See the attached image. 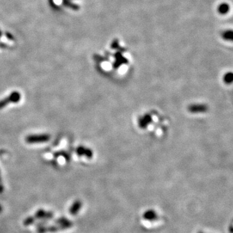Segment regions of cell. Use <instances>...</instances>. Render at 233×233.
Masks as SVG:
<instances>
[{
  "instance_id": "obj_10",
  "label": "cell",
  "mask_w": 233,
  "mask_h": 233,
  "mask_svg": "<svg viewBox=\"0 0 233 233\" xmlns=\"http://www.w3.org/2000/svg\"><path fill=\"white\" fill-rule=\"evenodd\" d=\"M190 111L191 113H197V112H202L203 113L205 111H207L206 108L203 106H200V105H195V106H191L190 108Z\"/></svg>"
},
{
  "instance_id": "obj_23",
  "label": "cell",
  "mask_w": 233,
  "mask_h": 233,
  "mask_svg": "<svg viewBox=\"0 0 233 233\" xmlns=\"http://www.w3.org/2000/svg\"><path fill=\"white\" fill-rule=\"evenodd\" d=\"M198 233H204V232H202V231H200V232H198Z\"/></svg>"
},
{
  "instance_id": "obj_20",
  "label": "cell",
  "mask_w": 233,
  "mask_h": 233,
  "mask_svg": "<svg viewBox=\"0 0 233 233\" xmlns=\"http://www.w3.org/2000/svg\"><path fill=\"white\" fill-rule=\"evenodd\" d=\"M7 46V45L5 44H3V43L0 42V47L1 48H6Z\"/></svg>"
},
{
  "instance_id": "obj_11",
  "label": "cell",
  "mask_w": 233,
  "mask_h": 233,
  "mask_svg": "<svg viewBox=\"0 0 233 233\" xmlns=\"http://www.w3.org/2000/svg\"><path fill=\"white\" fill-rule=\"evenodd\" d=\"M45 214H46V211L44 209H40L36 212L34 216L35 218H36V220H44V217L45 216Z\"/></svg>"
},
{
  "instance_id": "obj_16",
  "label": "cell",
  "mask_w": 233,
  "mask_h": 233,
  "mask_svg": "<svg viewBox=\"0 0 233 233\" xmlns=\"http://www.w3.org/2000/svg\"><path fill=\"white\" fill-rule=\"evenodd\" d=\"M232 75L231 73H227L226 75L225 76V80L226 81V82H228V83H230L232 82Z\"/></svg>"
},
{
  "instance_id": "obj_1",
  "label": "cell",
  "mask_w": 233,
  "mask_h": 233,
  "mask_svg": "<svg viewBox=\"0 0 233 233\" xmlns=\"http://www.w3.org/2000/svg\"><path fill=\"white\" fill-rule=\"evenodd\" d=\"M139 128L156 135H162L166 128V122L163 116L157 112L146 113L138 119Z\"/></svg>"
},
{
  "instance_id": "obj_17",
  "label": "cell",
  "mask_w": 233,
  "mask_h": 233,
  "mask_svg": "<svg viewBox=\"0 0 233 233\" xmlns=\"http://www.w3.org/2000/svg\"><path fill=\"white\" fill-rule=\"evenodd\" d=\"M49 5H50V7H51L54 10H59L60 9V7H58V5H56V4L54 3V0H49Z\"/></svg>"
},
{
  "instance_id": "obj_7",
  "label": "cell",
  "mask_w": 233,
  "mask_h": 233,
  "mask_svg": "<svg viewBox=\"0 0 233 233\" xmlns=\"http://www.w3.org/2000/svg\"><path fill=\"white\" fill-rule=\"evenodd\" d=\"M143 218L148 221H154L157 217V213L154 210H148L143 214Z\"/></svg>"
},
{
  "instance_id": "obj_12",
  "label": "cell",
  "mask_w": 233,
  "mask_h": 233,
  "mask_svg": "<svg viewBox=\"0 0 233 233\" xmlns=\"http://www.w3.org/2000/svg\"><path fill=\"white\" fill-rule=\"evenodd\" d=\"M36 218H35L34 216H28L27 217L23 220V225L25 226H29L30 225L34 224L35 222H36Z\"/></svg>"
},
{
  "instance_id": "obj_13",
  "label": "cell",
  "mask_w": 233,
  "mask_h": 233,
  "mask_svg": "<svg viewBox=\"0 0 233 233\" xmlns=\"http://www.w3.org/2000/svg\"><path fill=\"white\" fill-rule=\"evenodd\" d=\"M232 36L233 33L232 30H225V32L222 34V37L225 40L227 41H232Z\"/></svg>"
},
{
  "instance_id": "obj_4",
  "label": "cell",
  "mask_w": 233,
  "mask_h": 233,
  "mask_svg": "<svg viewBox=\"0 0 233 233\" xmlns=\"http://www.w3.org/2000/svg\"><path fill=\"white\" fill-rule=\"evenodd\" d=\"M54 223L59 226L60 231H64L65 230V229H70L73 226V222L65 218V217H60L58 219L55 220H54Z\"/></svg>"
},
{
  "instance_id": "obj_9",
  "label": "cell",
  "mask_w": 233,
  "mask_h": 233,
  "mask_svg": "<svg viewBox=\"0 0 233 233\" xmlns=\"http://www.w3.org/2000/svg\"><path fill=\"white\" fill-rule=\"evenodd\" d=\"M62 4L65 7H68L74 10H77L79 9V6L75 3H73L71 1V0H62Z\"/></svg>"
},
{
  "instance_id": "obj_8",
  "label": "cell",
  "mask_w": 233,
  "mask_h": 233,
  "mask_svg": "<svg viewBox=\"0 0 233 233\" xmlns=\"http://www.w3.org/2000/svg\"><path fill=\"white\" fill-rule=\"evenodd\" d=\"M229 10H230V7L228 3L225 2L220 3L217 7V12L220 14H226L229 13Z\"/></svg>"
},
{
  "instance_id": "obj_18",
  "label": "cell",
  "mask_w": 233,
  "mask_h": 233,
  "mask_svg": "<svg viewBox=\"0 0 233 233\" xmlns=\"http://www.w3.org/2000/svg\"><path fill=\"white\" fill-rule=\"evenodd\" d=\"M46 226H47V225H45V226H42V227H38L37 228V232L38 233H47V232Z\"/></svg>"
},
{
  "instance_id": "obj_2",
  "label": "cell",
  "mask_w": 233,
  "mask_h": 233,
  "mask_svg": "<svg viewBox=\"0 0 233 233\" xmlns=\"http://www.w3.org/2000/svg\"><path fill=\"white\" fill-rule=\"evenodd\" d=\"M50 139V135L47 134H33L27 136L25 137V142L28 144L44 143L49 141Z\"/></svg>"
},
{
  "instance_id": "obj_5",
  "label": "cell",
  "mask_w": 233,
  "mask_h": 233,
  "mask_svg": "<svg viewBox=\"0 0 233 233\" xmlns=\"http://www.w3.org/2000/svg\"><path fill=\"white\" fill-rule=\"evenodd\" d=\"M76 152L79 156H84L88 159H91L93 156V152L90 148H88L82 146L78 147Z\"/></svg>"
},
{
  "instance_id": "obj_22",
  "label": "cell",
  "mask_w": 233,
  "mask_h": 233,
  "mask_svg": "<svg viewBox=\"0 0 233 233\" xmlns=\"http://www.w3.org/2000/svg\"><path fill=\"white\" fill-rule=\"evenodd\" d=\"M2 35H3V33H2V31H1V30H0V38H1V37L2 36Z\"/></svg>"
},
{
  "instance_id": "obj_19",
  "label": "cell",
  "mask_w": 233,
  "mask_h": 233,
  "mask_svg": "<svg viewBox=\"0 0 233 233\" xmlns=\"http://www.w3.org/2000/svg\"><path fill=\"white\" fill-rule=\"evenodd\" d=\"M5 36L7 37V39H9V40H14V37L13 36V35L12 34L10 33L6 32L5 33Z\"/></svg>"
},
{
  "instance_id": "obj_6",
  "label": "cell",
  "mask_w": 233,
  "mask_h": 233,
  "mask_svg": "<svg viewBox=\"0 0 233 233\" xmlns=\"http://www.w3.org/2000/svg\"><path fill=\"white\" fill-rule=\"evenodd\" d=\"M82 206V201L80 200H75L69 208L70 214L72 216L76 215L80 211V210L81 209Z\"/></svg>"
},
{
  "instance_id": "obj_3",
  "label": "cell",
  "mask_w": 233,
  "mask_h": 233,
  "mask_svg": "<svg viewBox=\"0 0 233 233\" xmlns=\"http://www.w3.org/2000/svg\"><path fill=\"white\" fill-rule=\"evenodd\" d=\"M22 95L20 93L17 91H14L6 98L0 100V110L6 107L10 103H18L20 101Z\"/></svg>"
},
{
  "instance_id": "obj_14",
  "label": "cell",
  "mask_w": 233,
  "mask_h": 233,
  "mask_svg": "<svg viewBox=\"0 0 233 233\" xmlns=\"http://www.w3.org/2000/svg\"><path fill=\"white\" fill-rule=\"evenodd\" d=\"M46 229H47V232H56L60 231V227L58 225L46 226Z\"/></svg>"
},
{
  "instance_id": "obj_15",
  "label": "cell",
  "mask_w": 233,
  "mask_h": 233,
  "mask_svg": "<svg viewBox=\"0 0 233 233\" xmlns=\"http://www.w3.org/2000/svg\"><path fill=\"white\" fill-rule=\"evenodd\" d=\"M54 217V213L51 211H46L45 216L44 217V220L49 221L50 220H52L53 217Z\"/></svg>"
},
{
  "instance_id": "obj_21",
  "label": "cell",
  "mask_w": 233,
  "mask_h": 233,
  "mask_svg": "<svg viewBox=\"0 0 233 233\" xmlns=\"http://www.w3.org/2000/svg\"><path fill=\"white\" fill-rule=\"evenodd\" d=\"M2 211H3V208H2V207H1V205H0V213H1Z\"/></svg>"
}]
</instances>
